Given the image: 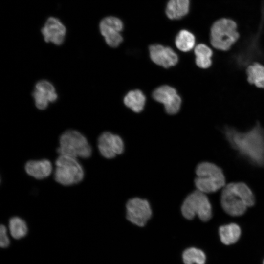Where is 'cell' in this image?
<instances>
[{
    "instance_id": "1",
    "label": "cell",
    "mask_w": 264,
    "mask_h": 264,
    "mask_svg": "<svg viewBox=\"0 0 264 264\" xmlns=\"http://www.w3.org/2000/svg\"><path fill=\"white\" fill-rule=\"evenodd\" d=\"M224 133L230 145L242 156L255 165H264V130L259 123L246 132L226 127Z\"/></svg>"
},
{
    "instance_id": "2",
    "label": "cell",
    "mask_w": 264,
    "mask_h": 264,
    "mask_svg": "<svg viewBox=\"0 0 264 264\" xmlns=\"http://www.w3.org/2000/svg\"><path fill=\"white\" fill-rule=\"evenodd\" d=\"M239 37L238 25L231 19H219L213 23L210 27V43L212 46L217 50H229L238 40Z\"/></svg>"
},
{
    "instance_id": "3",
    "label": "cell",
    "mask_w": 264,
    "mask_h": 264,
    "mask_svg": "<svg viewBox=\"0 0 264 264\" xmlns=\"http://www.w3.org/2000/svg\"><path fill=\"white\" fill-rule=\"evenodd\" d=\"M196 173L195 186L197 190L204 193L215 192L225 186L223 172L215 164L201 162L197 166Z\"/></svg>"
},
{
    "instance_id": "4",
    "label": "cell",
    "mask_w": 264,
    "mask_h": 264,
    "mask_svg": "<svg viewBox=\"0 0 264 264\" xmlns=\"http://www.w3.org/2000/svg\"><path fill=\"white\" fill-rule=\"evenodd\" d=\"M57 151L60 155L76 158H88L92 154L91 148L86 137L74 130H67L62 134Z\"/></svg>"
},
{
    "instance_id": "5",
    "label": "cell",
    "mask_w": 264,
    "mask_h": 264,
    "mask_svg": "<svg viewBox=\"0 0 264 264\" xmlns=\"http://www.w3.org/2000/svg\"><path fill=\"white\" fill-rule=\"evenodd\" d=\"M54 176L58 183L64 186H71L82 181L84 171L76 158L60 155L55 161Z\"/></svg>"
},
{
    "instance_id": "6",
    "label": "cell",
    "mask_w": 264,
    "mask_h": 264,
    "mask_svg": "<svg viewBox=\"0 0 264 264\" xmlns=\"http://www.w3.org/2000/svg\"><path fill=\"white\" fill-rule=\"evenodd\" d=\"M181 212L187 219L192 220L196 216L203 221L211 219L212 216L210 202L204 193L197 190L189 194L184 200Z\"/></svg>"
},
{
    "instance_id": "7",
    "label": "cell",
    "mask_w": 264,
    "mask_h": 264,
    "mask_svg": "<svg viewBox=\"0 0 264 264\" xmlns=\"http://www.w3.org/2000/svg\"><path fill=\"white\" fill-rule=\"evenodd\" d=\"M127 219L132 223L143 226L152 216V210L147 200L134 198L128 200L126 204Z\"/></svg>"
},
{
    "instance_id": "8",
    "label": "cell",
    "mask_w": 264,
    "mask_h": 264,
    "mask_svg": "<svg viewBox=\"0 0 264 264\" xmlns=\"http://www.w3.org/2000/svg\"><path fill=\"white\" fill-rule=\"evenodd\" d=\"M153 98L163 104L166 112L169 114H176L180 110L181 99L174 88L164 85L155 89L153 93Z\"/></svg>"
},
{
    "instance_id": "9",
    "label": "cell",
    "mask_w": 264,
    "mask_h": 264,
    "mask_svg": "<svg viewBox=\"0 0 264 264\" xmlns=\"http://www.w3.org/2000/svg\"><path fill=\"white\" fill-rule=\"evenodd\" d=\"M220 202L223 210L229 215L239 216L246 211L247 206L233 190L231 183L223 187Z\"/></svg>"
},
{
    "instance_id": "10",
    "label": "cell",
    "mask_w": 264,
    "mask_h": 264,
    "mask_svg": "<svg viewBox=\"0 0 264 264\" xmlns=\"http://www.w3.org/2000/svg\"><path fill=\"white\" fill-rule=\"evenodd\" d=\"M98 148L103 156L110 159L121 154L124 146L123 141L119 136L106 132L99 137Z\"/></svg>"
},
{
    "instance_id": "11",
    "label": "cell",
    "mask_w": 264,
    "mask_h": 264,
    "mask_svg": "<svg viewBox=\"0 0 264 264\" xmlns=\"http://www.w3.org/2000/svg\"><path fill=\"white\" fill-rule=\"evenodd\" d=\"M32 96L36 107L41 110H45L49 103L55 102L58 98L55 87L46 80L36 84Z\"/></svg>"
},
{
    "instance_id": "12",
    "label": "cell",
    "mask_w": 264,
    "mask_h": 264,
    "mask_svg": "<svg viewBox=\"0 0 264 264\" xmlns=\"http://www.w3.org/2000/svg\"><path fill=\"white\" fill-rule=\"evenodd\" d=\"M44 40L57 45H61L65 40L66 29L61 21L55 17L48 18L41 29Z\"/></svg>"
},
{
    "instance_id": "13",
    "label": "cell",
    "mask_w": 264,
    "mask_h": 264,
    "mask_svg": "<svg viewBox=\"0 0 264 264\" xmlns=\"http://www.w3.org/2000/svg\"><path fill=\"white\" fill-rule=\"evenodd\" d=\"M149 53L154 63L165 68L175 66L178 61L177 55L171 47L161 44L151 45L149 47Z\"/></svg>"
},
{
    "instance_id": "14",
    "label": "cell",
    "mask_w": 264,
    "mask_h": 264,
    "mask_svg": "<svg viewBox=\"0 0 264 264\" xmlns=\"http://www.w3.org/2000/svg\"><path fill=\"white\" fill-rule=\"evenodd\" d=\"M24 169L28 175L37 179H43L51 175L53 168L49 160L43 159L28 161L25 164Z\"/></svg>"
},
{
    "instance_id": "15",
    "label": "cell",
    "mask_w": 264,
    "mask_h": 264,
    "mask_svg": "<svg viewBox=\"0 0 264 264\" xmlns=\"http://www.w3.org/2000/svg\"><path fill=\"white\" fill-rule=\"evenodd\" d=\"M246 44L244 48L234 56L236 65L240 67L248 66L256 58L261 55L259 46L254 40Z\"/></svg>"
},
{
    "instance_id": "16",
    "label": "cell",
    "mask_w": 264,
    "mask_h": 264,
    "mask_svg": "<svg viewBox=\"0 0 264 264\" xmlns=\"http://www.w3.org/2000/svg\"><path fill=\"white\" fill-rule=\"evenodd\" d=\"M241 230L239 226L234 223L221 226L219 228V235L221 242L229 245L236 242L239 239Z\"/></svg>"
},
{
    "instance_id": "17",
    "label": "cell",
    "mask_w": 264,
    "mask_h": 264,
    "mask_svg": "<svg viewBox=\"0 0 264 264\" xmlns=\"http://www.w3.org/2000/svg\"><path fill=\"white\" fill-rule=\"evenodd\" d=\"M146 97L138 89L129 91L124 98L125 105L135 112H140L144 109Z\"/></svg>"
},
{
    "instance_id": "18",
    "label": "cell",
    "mask_w": 264,
    "mask_h": 264,
    "mask_svg": "<svg viewBox=\"0 0 264 264\" xmlns=\"http://www.w3.org/2000/svg\"><path fill=\"white\" fill-rule=\"evenodd\" d=\"M194 53L196 63L199 67L207 68L211 66L213 52L208 46L204 44H198L195 47Z\"/></svg>"
},
{
    "instance_id": "19",
    "label": "cell",
    "mask_w": 264,
    "mask_h": 264,
    "mask_svg": "<svg viewBox=\"0 0 264 264\" xmlns=\"http://www.w3.org/2000/svg\"><path fill=\"white\" fill-rule=\"evenodd\" d=\"M247 80L251 84L258 88H264V66L253 63L249 65L246 69Z\"/></svg>"
},
{
    "instance_id": "20",
    "label": "cell",
    "mask_w": 264,
    "mask_h": 264,
    "mask_svg": "<svg viewBox=\"0 0 264 264\" xmlns=\"http://www.w3.org/2000/svg\"><path fill=\"white\" fill-rule=\"evenodd\" d=\"M196 38L194 35L187 30H181L177 34L175 39L176 47L181 51L188 52L195 46Z\"/></svg>"
},
{
    "instance_id": "21",
    "label": "cell",
    "mask_w": 264,
    "mask_h": 264,
    "mask_svg": "<svg viewBox=\"0 0 264 264\" xmlns=\"http://www.w3.org/2000/svg\"><path fill=\"white\" fill-rule=\"evenodd\" d=\"M9 230L13 238L20 239L26 235L28 227L23 219L15 216L12 217L9 220Z\"/></svg>"
},
{
    "instance_id": "22",
    "label": "cell",
    "mask_w": 264,
    "mask_h": 264,
    "mask_svg": "<svg viewBox=\"0 0 264 264\" xmlns=\"http://www.w3.org/2000/svg\"><path fill=\"white\" fill-rule=\"evenodd\" d=\"M234 191L241 198L247 207H251L255 203V198L249 187L243 182L231 183Z\"/></svg>"
},
{
    "instance_id": "23",
    "label": "cell",
    "mask_w": 264,
    "mask_h": 264,
    "mask_svg": "<svg viewBox=\"0 0 264 264\" xmlns=\"http://www.w3.org/2000/svg\"><path fill=\"white\" fill-rule=\"evenodd\" d=\"M182 259L185 264H204L206 256L201 250L191 247L184 251Z\"/></svg>"
},
{
    "instance_id": "24",
    "label": "cell",
    "mask_w": 264,
    "mask_h": 264,
    "mask_svg": "<svg viewBox=\"0 0 264 264\" xmlns=\"http://www.w3.org/2000/svg\"><path fill=\"white\" fill-rule=\"evenodd\" d=\"M104 37L107 44L111 47H116L119 45L123 41V37L120 32L110 30L101 34Z\"/></svg>"
},
{
    "instance_id": "25",
    "label": "cell",
    "mask_w": 264,
    "mask_h": 264,
    "mask_svg": "<svg viewBox=\"0 0 264 264\" xmlns=\"http://www.w3.org/2000/svg\"><path fill=\"white\" fill-rule=\"evenodd\" d=\"M99 27L112 28L120 32L123 30V23L119 18L113 16H109L101 20L99 24Z\"/></svg>"
},
{
    "instance_id": "26",
    "label": "cell",
    "mask_w": 264,
    "mask_h": 264,
    "mask_svg": "<svg viewBox=\"0 0 264 264\" xmlns=\"http://www.w3.org/2000/svg\"><path fill=\"white\" fill-rule=\"evenodd\" d=\"M177 19L186 16L189 11L190 0H176Z\"/></svg>"
},
{
    "instance_id": "27",
    "label": "cell",
    "mask_w": 264,
    "mask_h": 264,
    "mask_svg": "<svg viewBox=\"0 0 264 264\" xmlns=\"http://www.w3.org/2000/svg\"><path fill=\"white\" fill-rule=\"evenodd\" d=\"M165 11L167 16L170 19H178L176 0H169Z\"/></svg>"
},
{
    "instance_id": "28",
    "label": "cell",
    "mask_w": 264,
    "mask_h": 264,
    "mask_svg": "<svg viewBox=\"0 0 264 264\" xmlns=\"http://www.w3.org/2000/svg\"><path fill=\"white\" fill-rule=\"evenodd\" d=\"M10 244V240L7 233V229L5 225L1 224L0 226V246L6 248Z\"/></svg>"
},
{
    "instance_id": "29",
    "label": "cell",
    "mask_w": 264,
    "mask_h": 264,
    "mask_svg": "<svg viewBox=\"0 0 264 264\" xmlns=\"http://www.w3.org/2000/svg\"></svg>"
}]
</instances>
